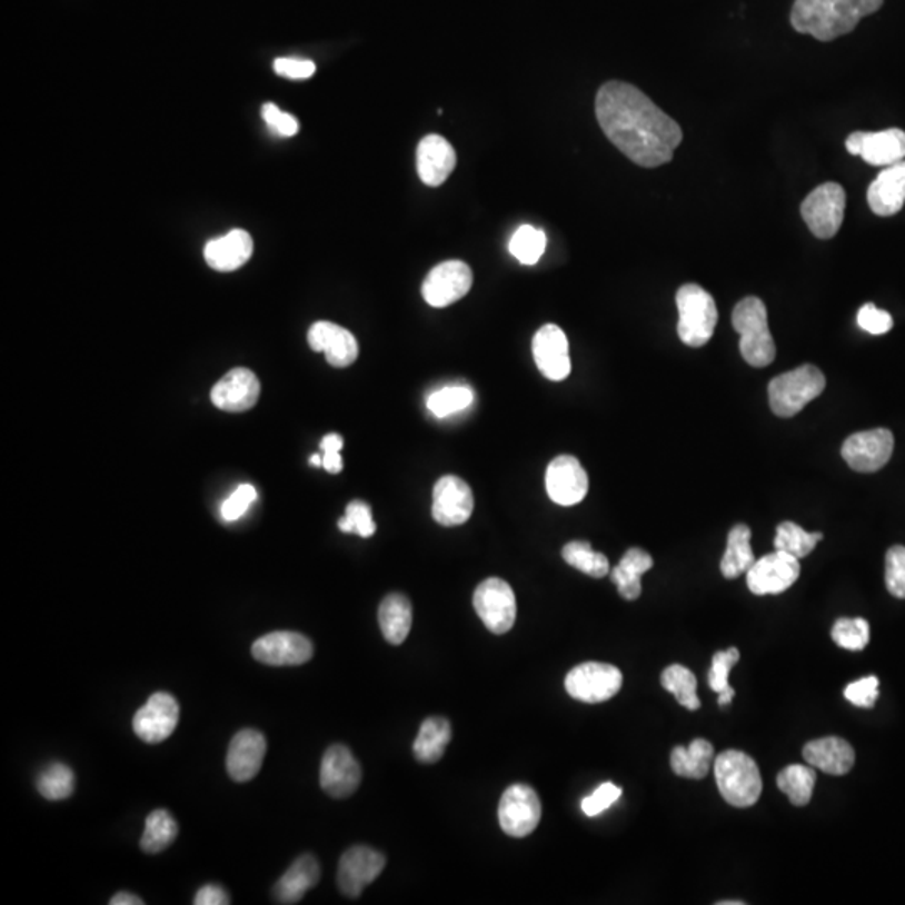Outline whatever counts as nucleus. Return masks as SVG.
I'll return each instance as SVG.
<instances>
[{
	"instance_id": "nucleus-1",
	"label": "nucleus",
	"mask_w": 905,
	"mask_h": 905,
	"mask_svg": "<svg viewBox=\"0 0 905 905\" xmlns=\"http://www.w3.org/2000/svg\"><path fill=\"white\" fill-rule=\"evenodd\" d=\"M596 117L610 143L643 168L669 163L683 130L636 86L606 82L597 92Z\"/></svg>"
},
{
	"instance_id": "nucleus-2",
	"label": "nucleus",
	"mask_w": 905,
	"mask_h": 905,
	"mask_svg": "<svg viewBox=\"0 0 905 905\" xmlns=\"http://www.w3.org/2000/svg\"><path fill=\"white\" fill-rule=\"evenodd\" d=\"M882 6L884 0H795L789 21L800 34L831 42L851 34L865 16Z\"/></svg>"
},
{
	"instance_id": "nucleus-3",
	"label": "nucleus",
	"mask_w": 905,
	"mask_h": 905,
	"mask_svg": "<svg viewBox=\"0 0 905 905\" xmlns=\"http://www.w3.org/2000/svg\"><path fill=\"white\" fill-rule=\"evenodd\" d=\"M733 327L739 334V351L753 368L775 361L776 346L768 327L766 306L758 297H746L733 310Z\"/></svg>"
},
{
	"instance_id": "nucleus-4",
	"label": "nucleus",
	"mask_w": 905,
	"mask_h": 905,
	"mask_svg": "<svg viewBox=\"0 0 905 905\" xmlns=\"http://www.w3.org/2000/svg\"><path fill=\"white\" fill-rule=\"evenodd\" d=\"M713 768L719 794L732 807L748 808L758 802L763 782L752 756L738 749H726L716 756Z\"/></svg>"
},
{
	"instance_id": "nucleus-5",
	"label": "nucleus",
	"mask_w": 905,
	"mask_h": 905,
	"mask_svg": "<svg viewBox=\"0 0 905 905\" xmlns=\"http://www.w3.org/2000/svg\"><path fill=\"white\" fill-rule=\"evenodd\" d=\"M676 306L679 310L677 336L689 348H703L718 324V309L712 294L696 284H686L677 290Z\"/></svg>"
},
{
	"instance_id": "nucleus-6",
	"label": "nucleus",
	"mask_w": 905,
	"mask_h": 905,
	"mask_svg": "<svg viewBox=\"0 0 905 905\" xmlns=\"http://www.w3.org/2000/svg\"><path fill=\"white\" fill-rule=\"evenodd\" d=\"M825 385L824 372L812 365L783 372L769 382V408L779 418H792L817 399L824 392Z\"/></svg>"
},
{
	"instance_id": "nucleus-7",
	"label": "nucleus",
	"mask_w": 905,
	"mask_h": 905,
	"mask_svg": "<svg viewBox=\"0 0 905 905\" xmlns=\"http://www.w3.org/2000/svg\"><path fill=\"white\" fill-rule=\"evenodd\" d=\"M845 203L847 195L844 187L827 181L805 198L800 207L802 217L817 239H834L844 223Z\"/></svg>"
},
{
	"instance_id": "nucleus-8",
	"label": "nucleus",
	"mask_w": 905,
	"mask_h": 905,
	"mask_svg": "<svg viewBox=\"0 0 905 905\" xmlns=\"http://www.w3.org/2000/svg\"><path fill=\"white\" fill-rule=\"evenodd\" d=\"M623 688V673L613 664L584 663L565 677V689L577 702H609Z\"/></svg>"
},
{
	"instance_id": "nucleus-9",
	"label": "nucleus",
	"mask_w": 905,
	"mask_h": 905,
	"mask_svg": "<svg viewBox=\"0 0 905 905\" xmlns=\"http://www.w3.org/2000/svg\"><path fill=\"white\" fill-rule=\"evenodd\" d=\"M474 606L481 623L494 634H507L517 619L514 589L498 577H490L477 587Z\"/></svg>"
},
{
	"instance_id": "nucleus-10",
	"label": "nucleus",
	"mask_w": 905,
	"mask_h": 905,
	"mask_svg": "<svg viewBox=\"0 0 905 905\" xmlns=\"http://www.w3.org/2000/svg\"><path fill=\"white\" fill-rule=\"evenodd\" d=\"M800 577V561L794 555L775 550L755 560L746 573V584L755 596L785 593Z\"/></svg>"
},
{
	"instance_id": "nucleus-11",
	"label": "nucleus",
	"mask_w": 905,
	"mask_h": 905,
	"mask_svg": "<svg viewBox=\"0 0 905 905\" xmlns=\"http://www.w3.org/2000/svg\"><path fill=\"white\" fill-rule=\"evenodd\" d=\"M894 452V435L891 429L875 428L855 432L845 439L842 457L858 474L882 470Z\"/></svg>"
},
{
	"instance_id": "nucleus-12",
	"label": "nucleus",
	"mask_w": 905,
	"mask_h": 905,
	"mask_svg": "<svg viewBox=\"0 0 905 905\" xmlns=\"http://www.w3.org/2000/svg\"><path fill=\"white\" fill-rule=\"evenodd\" d=\"M541 804L535 789L528 785H511L501 795L498 822L501 831L510 837L530 835L540 824Z\"/></svg>"
},
{
	"instance_id": "nucleus-13",
	"label": "nucleus",
	"mask_w": 905,
	"mask_h": 905,
	"mask_svg": "<svg viewBox=\"0 0 905 905\" xmlns=\"http://www.w3.org/2000/svg\"><path fill=\"white\" fill-rule=\"evenodd\" d=\"M474 286V274L461 260H448L439 263L422 282V297L431 307H448L458 302L470 292Z\"/></svg>"
},
{
	"instance_id": "nucleus-14",
	"label": "nucleus",
	"mask_w": 905,
	"mask_h": 905,
	"mask_svg": "<svg viewBox=\"0 0 905 905\" xmlns=\"http://www.w3.org/2000/svg\"><path fill=\"white\" fill-rule=\"evenodd\" d=\"M386 865V857L375 848L356 845L349 848L337 868V885L342 894L358 898L366 887L381 874Z\"/></svg>"
},
{
	"instance_id": "nucleus-15",
	"label": "nucleus",
	"mask_w": 905,
	"mask_h": 905,
	"mask_svg": "<svg viewBox=\"0 0 905 905\" xmlns=\"http://www.w3.org/2000/svg\"><path fill=\"white\" fill-rule=\"evenodd\" d=\"M545 487L551 501L561 507H573L586 498L589 477L576 457L560 455L548 465Z\"/></svg>"
},
{
	"instance_id": "nucleus-16",
	"label": "nucleus",
	"mask_w": 905,
	"mask_h": 905,
	"mask_svg": "<svg viewBox=\"0 0 905 905\" xmlns=\"http://www.w3.org/2000/svg\"><path fill=\"white\" fill-rule=\"evenodd\" d=\"M474 491L458 477L439 478L432 490V518L442 527L467 524L474 514Z\"/></svg>"
},
{
	"instance_id": "nucleus-17",
	"label": "nucleus",
	"mask_w": 905,
	"mask_h": 905,
	"mask_svg": "<svg viewBox=\"0 0 905 905\" xmlns=\"http://www.w3.org/2000/svg\"><path fill=\"white\" fill-rule=\"evenodd\" d=\"M845 148L854 157L864 158L865 163L872 167H892L901 163L905 158V131L898 128L865 133L857 131L845 141Z\"/></svg>"
},
{
	"instance_id": "nucleus-18",
	"label": "nucleus",
	"mask_w": 905,
	"mask_h": 905,
	"mask_svg": "<svg viewBox=\"0 0 905 905\" xmlns=\"http://www.w3.org/2000/svg\"><path fill=\"white\" fill-rule=\"evenodd\" d=\"M252 656L267 666H300L312 659L314 646L302 634L277 630L253 643Z\"/></svg>"
},
{
	"instance_id": "nucleus-19",
	"label": "nucleus",
	"mask_w": 905,
	"mask_h": 905,
	"mask_svg": "<svg viewBox=\"0 0 905 905\" xmlns=\"http://www.w3.org/2000/svg\"><path fill=\"white\" fill-rule=\"evenodd\" d=\"M320 786L334 798H348L358 789L362 772L351 749L334 745L324 753L320 763Z\"/></svg>"
},
{
	"instance_id": "nucleus-20",
	"label": "nucleus",
	"mask_w": 905,
	"mask_h": 905,
	"mask_svg": "<svg viewBox=\"0 0 905 905\" xmlns=\"http://www.w3.org/2000/svg\"><path fill=\"white\" fill-rule=\"evenodd\" d=\"M180 719V706L168 693L150 696L147 705L138 709L133 718V729L143 742L161 743L173 735Z\"/></svg>"
},
{
	"instance_id": "nucleus-21",
	"label": "nucleus",
	"mask_w": 905,
	"mask_h": 905,
	"mask_svg": "<svg viewBox=\"0 0 905 905\" xmlns=\"http://www.w3.org/2000/svg\"><path fill=\"white\" fill-rule=\"evenodd\" d=\"M535 362L541 375L550 381H564L570 375L569 341L564 330L555 324L540 327L535 334L534 345Z\"/></svg>"
},
{
	"instance_id": "nucleus-22",
	"label": "nucleus",
	"mask_w": 905,
	"mask_h": 905,
	"mask_svg": "<svg viewBox=\"0 0 905 905\" xmlns=\"http://www.w3.org/2000/svg\"><path fill=\"white\" fill-rule=\"evenodd\" d=\"M310 349L324 352L327 362L334 368H348L358 359V339L345 327L327 320L312 324L307 334Z\"/></svg>"
},
{
	"instance_id": "nucleus-23",
	"label": "nucleus",
	"mask_w": 905,
	"mask_h": 905,
	"mask_svg": "<svg viewBox=\"0 0 905 905\" xmlns=\"http://www.w3.org/2000/svg\"><path fill=\"white\" fill-rule=\"evenodd\" d=\"M210 396L221 411H249L259 401L260 381L250 369H232L213 386Z\"/></svg>"
},
{
	"instance_id": "nucleus-24",
	"label": "nucleus",
	"mask_w": 905,
	"mask_h": 905,
	"mask_svg": "<svg viewBox=\"0 0 905 905\" xmlns=\"http://www.w3.org/2000/svg\"><path fill=\"white\" fill-rule=\"evenodd\" d=\"M266 736L257 729H242L233 736L227 753V772L233 782L246 783L256 778L266 758Z\"/></svg>"
},
{
	"instance_id": "nucleus-25",
	"label": "nucleus",
	"mask_w": 905,
	"mask_h": 905,
	"mask_svg": "<svg viewBox=\"0 0 905 905\" xmlns=\"http://www.w3.org/2000/svg\"><path fill=\"white\" fill-rule=\"evenodd\" d=\"M457 167L455 148L439 135L422 138L416 151V168L419 180L428 187H439L448 180Z\"/></svg>"
},
{
	"instance_id": "nucleus-26",
	"label": "nucleus",
	"mask_w": 905,
	"mask_h": 905,
	"mask_svg": "<svg viewBox=\"0 0 905 905\" xmlns=\"http://www.w3.org/2000/svg\"><path fill=\"white\" fill-rule=\"evenodd\" d=\"M868 207L878 217L898 213L905 203V161L878 173L867 191Z\"/></svg>"
},
{
	"instance_id": "nucleus-27",
	"label": "nucleus",
	"mask_w": 905,
	"mask_h": 905,
	"mask_svg": "<svg viewBox=\"0 0 905 905\" xmlns=\"http://www.w3.org/2000/svg\"><path fill=\"white\" fill-rule=\"evenodd\" d=\"M253 252V240L246 230H232L227 236L210 240L205 246V260L218 272H233L249 262Z\"/></svg>"
},
{
	"instance_id": "nucleus-28",
	"label": "nucleus",
	"mask_w": 905,
	"mask_h": 905,
	"mask_svg": "<svg viewBox=\"0 0 905 905\" xmlns=\"http://www.w3.org/2000/svg\"><path fill=\"white\" fill-rule=\"evenodd\" d=\"M804 758L808 765L822 769L828 775H847L855 763V752L851 743L837 736L814 739L804 748Z\"/></svg>"
},
{
	"instance_id": "nucleus-29",
	"label": "nucleus",
	"mask_w": 905,
	"mask_h": 905,
	"mask_svg": "<svg viewBox=\"0 0 905 905\" xmlns=\"http://www.w3.org/2000/svg\"><path fill=\"white\" fill-rule=\"evenodd\" d=\"M319 878L320 867L317 858L309 854L302 855L277 882L274 887V897L279 904H297L302 901L307 891L316 887Z\"/></svg>"
},
{
	"instance_id": "nucleus-30",
	"label": "nucleus",
	"mask_w": 905,
	"mask_h": 905,
	"mask_svg": "<svg viewBox=\"0 0 905 905\" xmlns=\"http://www.w3.org/2000/svg\"><path fill=\"white\" fill-rule=\"evenodd\" d=\"M382 636L392 646L405 643L412 626V607L402 594H389L382 599L378 613Z\"/></svg>"
},
{
	"instance_id": "nucleus-31",
	"label": "nucleus",
	"mask_w": 905,
	"mask_h": 905,
	"mask_svg": "<svg viewBox=\"0 0 905 905\" xmlns=\"http://www.w3.org/2000/svg\"><path fill=\"white\" fill-rule=\"evenodd\" d=\"M653 557H650L646 550H643V548H629V550L626 551V555L620 558L619 565H617L616 569H613V574H610V579L616 584L624 599H639L640 593H643L640 577H643L647 570L653 569Z\"/></svg>"
},
{
	"instance_id": "nucleus-32",
	"label": "nucleus",
	"mask_w": 905,
	"mask_h": 905,
	"mask_svg": "<svg viewBox=\"0 0 905 905\" xmlns=\"http://www.w3.org/2000/svg\"><path fill=\"white\" fill-rule=\"evenodd\" d=\"M715 765V748L712 743L696 738L688 748L676 746L670 753V768L683 778L703 779Z\"/></svg>"
},
{
	"instance_id": "nucleus-33",
	"label": "nucleus",
	"mask_w": 905,
	"mask_h": 905,
	"mask_svg": "<svg viewBox=\"0 0 905 905\" xmlns=\"http://www.w3.org/2000/svg\"><path fill=\"white\" fill-rule=\"evenodd\" d=\"M449 742H451V725L448 719L432 716L422 722L415 745H412V753L419 763L431 765L441 759Z\"/></svg>"
},
{
	"instance_id": "nucleus-34",
	"label": "nucleus",
	"mask_w": 905,
	"mask_h": 905,
	"mask_svg": "<svg viewBox=\"0 0 905 905\" xmlns=\"http://www.w3.org/2000/svg\"><path fill=\"white\" fill-rule=\"evenodd\" d=\"M755 555L752 548V530L748 525L738 524L729 530L728 544L722 558V574L726 579H736L748 573L749 567L755 564Z\"/></svg>"
},
{
	"instance_id": "nucleus-35",
	"label": "nucleus",
	"mask_w": 905,
	"mask_h": 905,
	"mask_svg": "<svg viewBox=\"0 0 905 905\" xmlns=\"http://www.w3.org/2000/svg\"><path fill=\"white\" fill-rule=\"evenodd\" d=\"M776 783L795 807H805L810 804L817 775L814 766L789 765L779 772Z\"/></svg>"
},
{
	"instance_id": "nucleus-36",
	"label": "nucleus",
	"mask_w": 905,
	"mask_h": 905,
	"mask_svg": "<svg viewBox=\"0 0 905 905\" xmlns=\"http://www.w3.org/2000/svg\"><path fill=\"white\" fill-rule=\"evenodd\" d=\"M660 685L666 692L673 693L677 703L689 712L702 708V702L698 698V679L688 667L682 666V664L666 667L660 676Z\"/></svg>"
},
{
	"instance_id": "nucleus-37",
	"label": "nucleus",
	"mask_w": 905,
	"mask_h": 905,
	"mask_svg": "<svg viewBox=\"0 0 905 905\" xmlns=\"http://www.w3.org/2000/svg\"><path fill=\"white\" fill-rule=\"evenodd\" d=\"M177 837L178 825L170 812L155 810L148 815L140 844L147 854H160L167 851Z\"/></svg>"
},
{
	"instance_id": "nucleus-38",
	"label": "nucleus",
	"mask_w": 905,
	"mask_h": 905,
	"mask_svg": "<svg viewBox=\"0 0 905 905\" xmlns=\"http://www.w3.org/2000/svg\"><path fill=\"white\" fill-rule=\"evenodd\" d=\"M561 557L570 567L594 577V579H603L610 573L609 560H607L606 555L594 551L589 541H570L561 550Z\"/></svg>"
},
{
	"instance_id": "nucleus-39",
	"label": "nucleus",
	"mask_w": 905,
	"mask_h": 905,
	"mask_svg": "<svg viewBox=\"0 0 905 905\" xmlns=\"http://www.w3.org/2000/svg\"><path fill=\"white\" fill-rule=\"evenodd\" d=\"M824 538L821 531H805L800 525L794 521H783L776 528L775 548L785 554L794 555L798 560L807 557L817 547L818 541Z\"/></svg>"
},
{
	"instance_id": "nucleus-40",
	"label": "nucleus",
	"mask_w": 905,
	"mask_h": 905,
	"mask_svg": "<svg viewBox=\"0 0 905 905\" xmlns=\"http://www.w3.org/2000/svg\"><path fill=\"white\" fill-rule=\"evenodd\" d=\"M74 785V772L64 763H52L42 769L36 782L39 794L49 802H61L71 797Z\"/></svg>"
},
{
	"instance_id": "nucleus-41",
	"label": "nucleus",
	"mask_w": 905,
	"mask_h": 905,
	"mask_svg": "<svg viewBox=\"0 0 905 905\" xmlns=\"http://www.w3.org/2000/svg\"><path fill=\"white\" fill-rule=\"evenodd\" d=\"M508 249L518 262L535 266L547 249V236L531 225H521L511 237Z\"/></svg>"
},
{
	"instance_id": "nucleus-42",
	"label": "nucleus",
	"mask_w": 905,
	"mask_h": 905,
	"mask_svg": "<svg viewBox=\"0 0 905 905\" xmlns=\"http://www.w3.org/2000/svg\"><path fill=\"white\" fill-rule=\"evenodd\" d=\"M474 402V391L467 386H446L428 398V409L436 418H446L452 412L464 411Z\"/></svg>"
},
{
	"instance_id": "nucleus-43",
	"label": "nucleus",
	"mask_w": 905,
	"mask_h": 905,
	"mask_svg": "<svg viewBox=\"0 0 905 905\" xmlns=\"http://www.w3.org/2000/svg\"><path fill=\"white\" fill-rule=\"evenodd\" d=\"M832 639L837 643V646L847 650L865 649L871 640V626L862 617H855V619L842 617L832 627Z\"/></svg>"
},
{
	"instance_id": "nucleus-44",
	"label": "nucleus",
	"mask_w": 905,
	"mask_h": 905,
	"mask_svg": "<svg viewBox=\"0 0 905 905\" xmlns=\"http://www.w3.org/2000/svg\"><path fill=\"white\" fill-rule=\"evenodd\" d=\"M337 527L345 534H358L362 538L372 537L376 524L372 520L371 507L361 500L351 501L346 508V517L339 520Z\"/></svg>"
},
{
	"instance_id": "nucleus-45",
	"label": "nucleus",
	"mask_w": 905,
	"mask_h": 905,
	"mask_svg": "<svg viewBox=\"0 0 905 905\" xmlns=\"http://www.w3.org/2000/svg\"><path fill=\"white\" fill-rule=\"evenodd\" d=\"M885 586L897 599H905V547L894 545L885 555Z\"/></svg>"
},
{
	"instance_id": "nucleus-46",
	"label": "nucleus",
	"mask_w": 905,
	"mask_h": 905,
	"mask_svg": "<svg viewBox=\"0 0 905 905\" xmlns=\"http://www.w3.org/2000/svg\"><path fill=\"white\" fill-rule=\"evenodd\" d=\"M738 660L739 650L736 649V647L719 650V653L713 656L712 669H709L708 674L709 688H712L713 692L722 695V693L733 689L732 686H729V673H732V667L736 666Z\"/></svg>"
},
{
	"instance_id": "nucleus-47",
	"label": "nucleus",
	"mask_w": 905,
	"mask_h": 905,
	"mask_svg": "<svg viewBox=\"0 0 905 905\" xmlns=\"http://www.w3.org/2000/svg\"><path fill=\"white\" fill-rule=\"evenodd\" d=\"M257 500V490L252 485H240L227 500L221 504V517L225 521H237L246 515L250 505Z\"/></svg>"
},
{
	"instance_id": "nucleus-48",
	"label": "nucleus",
	"mask_w": 905,
	"mask_h": 905,
	"mask_svg": "<svg viewBox=\"0 0 905 905\" xmlns=\"http://www.w3.org/2000/svg\"><path fill=\"white\" fill-rule=\"evenodd\" d=\"M845 699L858 708L872 709L878 698V679L875 676L862 677L845 688Z\"/></svg>"
},
{
	"instance_id": "nucleus-49",
	"label": "nucleus",
	"mask_w": 905,
	"mask_h": 905,
	"mask_svg": "<svg viewBox=\"0 0 905 905\" xmlns=\"http://www.w3.org/2000/svg\"><path fill=\"white\" fill-rule=\"evenodd\" d=\"M623 795V789L614 783L607 782L600 785L590 797L584 798L583 812L587 817H597V815L606 812L610 805L616 804Z\"/></svg>"
},
{
	"instance_id": "nucleus-50",
	"label": "nucleus",
	"mask_w": 905,
	"mask_h": 905,
	"mask_svg": "<svg viewBox=\"0 0 905 905\" xmlns=\"http://www.w3.org/2000/svg\"><path fill=\"white\" fill-rule=\"evenodd\" d=\"M857 324L865 332L881 336L887 334L894 326V319L885 310L877 309L874 304H865L857 314Z\"/></svg>"
},
{
	"instance_id": "nucleus-51",
	"label": "nucleus",
	"mask_w": 905,
	"mask_h": 905,
	"mask_svg": "<svg viewBox=\"0 0 905 905\" xmlns=\"http://www.w3.org/2000/svg\"><path fill=\"white\" fill-rule=\"evenodd\" d=\"M262 117L266 123L280 137H294L299 131V121L289 112L280 111L279 106L274 105V102L263 105Z\"/></svg>"
},
{
	"instance_id": "nucleus-52",
	"label": "nucleus",
	"mask_w": 905,
	"mask_h": 905,
	"mask_svg": "<svg viewBox=\"0 0 905 905\" xmlns=\"http://www.w3.org/2000/svg\"><path fill=\"white\" fill-rule=\"evenodd\" d=\"M277 74L289 79H309L316 72V64L309 59L279 58L274 62Z\"/></svg>"
},
{
	"instance_id": "nucleus-53",
	"label": "nucleus",
	"mask_w": 905,
	"mask_h": 905,
	"mask_svg": "<svg viewBox=\"0 0 905 905\" xmlns=\"http://www.w3.org/2000/svg\"><path fill=\"white\" fill-rule=\"evenodd\" d=\"M193 902L197 905H227L230 904V897L220 885L208 884L197 892Z\"/></svg>"
},
{
	"instance_id": "nucleus-54",
	"label": "nucleus",
	"mask_w": 905,
	"mask_h": 905,
	"mask_svg": "<svg viewBox=\"0 0 905 905\" xmlns=\"http://www.w3.org/2000/svg\"><path fill=\"white\" fill-rule=\"evenodd\" d=\"M322 467L326 468V471H329V474H339V471L342 470V458L339 451H324Z\"/></svg>"
},
{
	"instance_id": "nucleus-55",
	"label": "nucleus",
	"mask_w": 905,
	"mask_h": 905,
	"mask_svg": "<svg viewBox=\"0 0 905 905\" xmlns=\"http://www.w3.org/2000/svg\"><path fill=\"white\" fill-rule=\"evenodd\" d=\"M342 446H345V439H342V436L336 435V432L324 436L322 441H320L322 451H341Z\"/></svg>"
},
{
	"instance_id": "nucleus-56",
	"label": "nucleus",
	"mask_w": 905,
	"mask_h": 905,
	"mask_svg": "<svg viewBox=\"0 0 905 905\" xmlns=\"http://www.w3.org/2000/svg\"><path fill=\"white\" fill-rule=\"evenodd\" d=\"M111 905H143V898L138 897V895L128 894V892H121V894L115 895L109 902Z\"/></svg>"
},
{
	"instance_id": "nucleus-57",
	"label": "nucleus",
	"mask_w": 905,
	"mask_h": 905,
	"mask_svg": "<svg viewBox=\"0 0 905 905\" xmlns=\"http://www.w3.org/2000/svg\"><path fill=\"white\" fill-rule=\"evenodd\" d=\"M733 698H735V689H729V692L722 693L718 698V705L722 706V708H725V706L732 705Z\"/></svg>"
},
{
	"instance_id": "nucleus-58",
	"label": "nucleus",
	"mask_w": 905,
	"mask_h": 905,
	"mask_svg": "<svg viewBox=\"0 0 905 905\" xmlns=\"http://www.w3.org/2000/svg\"><path fill=\"white\" fill-rule=\"evenodd\" d=\"M309 461L312 467H322V457L320 455H312Z\"/></svg>"
},
{
	"instance_id": "nucleus-59",
	"label": "nucleus",
	"mask_w": 905,
	"mask_h": 905,
	"mask_svg": "<svg viewBox=\"0 0 905 905\" xmlns=\"http://www.w3.org/2000/svg\"><path fill=\"white\" fill-rule=\"evenodd\" d=\"M743 902L733 901V902H719V905H742Z\"/></svg>"
}]
</instances>
